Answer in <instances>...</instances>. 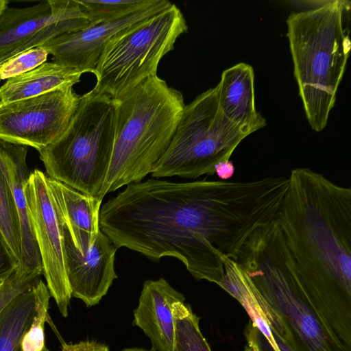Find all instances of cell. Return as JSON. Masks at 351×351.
Masks as SVG:
<instances>
[{"label":"cell","mask_w":351,"mask_h":351,"mask_svg":"<svg viewBox=\"0 0 351 351\" xmlns=\"http://www.w3.org/2000/svg\"><path fill=\"white\" fill-rule=\"evenodd\" d=\"M62 230L66 276L71 296L82 300L87 306H94L117 278L114 270L117 249L100 230L93 243L82 253L75 246L63 224Z\"/></svg>","instance_id":"13"},{"label":"cell","mask_w":351,"mask_h":351,"mask_svg":"<svg viewBox=\"0 0 351 351\" xmlns=\"http://www.w3.org/2000/svg\"><path fill=\"white\" fill-rule=\"evenodd\" d=\"M8 1L6 0H0V16L3 10L8 6Z\"/></svg>","instance_id":"31"},{"label":"cell","mask_w":351,"mask_h":351,"mask_svg":"<svg viewBox=\"0 0 351 351\" xmlns=\"http://www.w3.org/2000/svg\"><path fill=\"white\" fill-rule=\"evenodd\" d=\"M25 193L41 258L43 274L51 296L60 313L66 317L71 293L66 276L62 224L48 176L35 169L29 175Z\"/></svg>","instance_id":"11"},{"label":"cell","mask_w":351,"mask_h":351,"mask_svg":"<svg viewBox=\"0 0 351 351\" xmlns=\"http://www.w3.org/2000/svg\"><path fill=\"white\" fill-rule=\"evenodd\" d=\"M112 100L114 143L101 199L152 173L173 138L185 106L182 93L158 75Z\"/></svg>","instance_id":"4"},{"label":"cell","mask_w":351,"mask_h":351,"mask_svg":"<svg viewBox=\"0 0 351 351\" xmlns=\"http://www.w3.org/2000/svg\"><path fill=\"white\" fill-rule=\"evenodd\" d=\"M270 219L256 180L132 183L101 208L99 228L116 249L181 261L197 280L218 284L248 237Z\"/></svg>","instance_id":"1"},{"label":"cell","mask_w":351,"mask_h":351,"mask_svg":"<svg viewBox=\"0 0 351 351\" xmlns=\"http://www.w3.org/2000/svg\"><path fill=\"white\" fill-rule=\"evenodd\" d=\"M85 10L90 25L120 19L144 10L158 0H77Z\"/></svg>","instance_id":"22"},{"label":"cell","mask_w":351,"mask_h":351,"mask_svg":"<svg viewBox=\"0 0 351 351\" xmlns=\"http://www.w3.org/2000/svg\"><path fill=\"white\" fill-rule=\"evenodd\" d=\"M35 311L31 324L21 341V351H43L46 348L45 339V322H51L48 313L49 299V289L40 279L34 287Z\"/></svg>","instance_id":"24"},{"label":"cell","mask_w":351,"mask_h":351,"mask_svg":"<svg viewBox=\"0 0 351 351\" xmlns=\"http://www.w3.org/2000/svg\"><path fill=\"white\" fill-rule=\"evenodd\" d=\"M271 333L276 343L275 347L257 328L249 327L245 334L247 351H293L275 332Z\"/></svg>","instance_id":"27"},{"label":"cell","mask_w":351,"mask_h":351,"mask_svg":"<svg viewBox=\"0 0 351 351\" xmlns=\"http://www.w3.org/2000/svg\"><path fill=\"white\" fill-rule=\"evenodd\" d=\"M50 190L63 226L82 253L93 243L100 231L102 200L84 194L48 177Z\"/></svg>","instance_id":"17"},{"label":"cell","mask_w":351,"mask_h":351,"mask_svg":"<svg viewBox=\"0 0 351 351\" xmlns=\"http://www.w3.org/2000/svg\"><path fill=\"white\" fill-rule=\"evenodd\" d=\"M350 2L324 1L287 20L293 73L307 120L316 132L327 125L351 49L344 27Z\"/></svg>","instance_id":"5"},{"label":"cell","mask_w":351,"mask_h":351,"mask_svg":"<svg viewBox=\"0 0 351 351\" xmlns=\"http://www.w3.org/2000/svg\"><path fill=\"white\" fill-rule=\"evenodd\" d=\"M42 274L23 271L19 267L12 275L0 282V313L17 295L32 289Z\"/></svg>","instance_id":"26"},{"label":"cell","mask_w":351,"mask_h":351,"mask_svg":"<svg viewBox=\"0 0 351 351\" xmlns=\"http://www.w3.org/2000/svg\"><path fill=\"white\" fill-rule=\"evenodd\" d=\"M89 25L77 0H47L25 8L8 6L0 16V64Z\"/></svg>","instance_id":"10"},{"label":"cell","mask_w":351,"mask_h":351,"mask_svg":"<svg viewBox=\"0 0 351 351\" xmlns=\"http://www.w3.org/2000/svg\"><path fill=\"white\" fill-rule=\"evenodd\" d=\"M286 330L293 351H348L311 300L276 219L248 237L236 260Z\"/></svg>","instance_id":"3"},{"label":"cell","mask_w":351,"mask_h":351,"mask_svg":"<svg viewBox=\"0 0 351 351\" xmlns=\"http://www.w3.org/2000/svg\"><path fill=\"white\" fill-rule=\"evenodd\" d=\"M19 266L0 232V282L10 277Z\"/></svg>","instance_id":"28"},{"label":"cell","mask_w":351,"mask_h":351,"mask_svg":"<svg viewBox=\"0 0 351 351\" xmlns=\"http://www.w3.org/2000/svg\"><path fill=\"white\" fill-rule=\"evenodd\" d=\"M215 87L219 108L233 124L250 134L266 125L255 107L254 73L250 65L241 62L224 70Z\"/></svg>","instance_id":"16"},{"label":"cell","mask_w":351,"mask_h":351,"mask_svg":"<svg viewBox=\"0 0 351 351\" xmlns=\"http://www.w3.org/2000/svg\"><path fill=\"white\" fill-rule=\"evenodd\" d=\"M175 337L173 351H211L201 332L199 317L182 302L173 304Z\"/></svg>","instance_id":"21"},{"label":"cell","mask_w":351,"mask_h":351,"mask_svg":"<svg viewBox=\"0 0 351 351\" xmlns=\"http://www.w3.org/2000/svg\"><path fill=\"white\" fill-rule=\"evenodd\" d=\"M278 221L303 286L351 348V189L308 167L291 171Z\"/></svg>","instance_id":"2"},{"label":"cell","mask_w":351,"mask_h":351,"mask_svg":"<svg viewBox=\"0 0 351 351\" xmlns=\"http://www.w3.org/2000/svg\"><path fill=\"white\" fill-rule=\"evenodd\" d=\"M28 147L0 140V169L10 186L16 207L21 237L20 269L43 274L39 249L34 232L25 186L31 172L27 163Z\"/></svg>","instance_id":"14"},{"label":"cell","mask_w":351,"mask_h":351,"mask_svg":"<svg viewBox=\"0 0 351 351\" xmlns=\"http://www.w3.org/2000/svg\"><path fill=\"white\" fill-rule=\"evenodd\" d=\"M122 351H154V350H144L142 348H126V349L123 350Z\"/></svg>","instance_id":"32"},{"label":"cell","mask_w":351,"mask_h":351,"mask_svg":"<svg viewBox=\"0 0 351 351\" xmlns=\"http://www.w3.org/2000/svg\"><path fill=\"white\" fill-rule=\"evenodd\" d=\"M47 50L43 46L24 51L0 64V81L29 72L47 62Z\"/></svg>","instance_id":"25"},{"label":"cell","mask_w":351,"mask_h":351,"mask_svg":"<svg viewBox=\"0 0 351 351\" xmlns=\"http://www.w3.org/2000/svg\"><path fill=\"white\" fill-rule=\"evenodd\" d=\"M43 351H49V350L47 348H45Z\"/></svg>","instance_id":"33"},{"label":"cell","mask_w":351,"mask_h":351,"mask_svg":"<svg viewBox=\"0 0 351 351\" xmlns=\"http://www.w3.org/2000/svg\"><path fill=\"white\" fill-rule=\"evenodd\" d=\"M114 135L111 98L91 90L81 95L66 130L38 151L47 176L90 196L100 198Z\"/></svg>","instance_id":"6"},{"label":"cell","mask_w":351,"mask_h":351,"mask_svg":"<svg viewBox=\"0 0 351 351\" xmlns=\"http://www.w3.org/2000/svg\"><path fill=\"white\" fill-rule=\"evenodd\" d=\"M83 73L54 62H46L0 86V105L38 96L80 82Z\"/></svg>","instance_id":"19"},{"label":"cell","mask_w":351,"mask_h":351,"mask_svg":"<svg viewBox=\"0 0 351 351\" xmlns=\"http://www.w3.org/2000/svg\"><path fill=\"white\" fill-rule=\"evenodd\" d=\"M33 287L19 293L0 313V351H21L23 337L34 315Z\"/></svg>","instance_id":"20"},{"label":"cell","mask_w":351,"mask_h":351,"mask_svg":"<svg viewBox=\"0 0 351 351\" xmlns=\"http://www.w3.org/2000/svg\"><path fill=\"white\" fill-rule=\"evenodd\" d=\"M61 351H109L108 347L95 341H80L77 343H62Z\"/></svg>","instance_id":"29"},{"label":"cell","mask_w":351,"mask_h":351,"mask_svg":"<svg viewBox=\"0 0 351 351\" xmlns=\"http://www.w3.org/2000/svg\"><path fill=\"white\" fill-rule=\"evenodd\" d=\"M184 300V295L162 278L144 282L134 311L133 323L149 338L152 350L173 351L175 322L172 307L173 303Z\"/></svg>","instance_id":"15"},{"label":"cell","mask_w":351,"mask_h":351,"mask_svg":"<svg viewBox=\"0 0 351 351\" xmlns=\"http://www.w3.org/2000/svg\"><path fill=\"white\" fill-rule=\"evenodd\" d=\"M234 172V167L230 160L219 162L215 167V173L222 180H226L231 178Z\"/></svg>","instance_id":"30"},{"label":"cell","mask_w":351,"mask_h":351,"mask_svg":"<svg viewBox=\"0 0 351 351\" xmlns=\"http://www.w3.org/2000/svg\"><path fill=\"white\" fill-rule=\"evenodd\" d=\"M0 232L20 265L21 237L19 218L10 186L1 169Z\"/></svg>","instance_id":"23"},{"label":"cell","mask_w":351,"mask_h":351,"mask_svg":"<svg viewBox=\"0 0 351 351\" xmlns=\"http://www.w3.org/2000/svg\"><path fill=\"white\" fill-rule=\"evenodd\" d=\"M172 3L158 0L152 6L114 21H104L76 32L59 36L42 45L54 62L82 73L95 69L104 49L110 39L169 8Z\"/></svg>","instance_id":"12"},{"label":"cell","mask_w":351,"mask_h":351,"mask_svg":"<svg viewBox=\"0 0 351 351\" xmlns=\"http://www.w3.org/2000/svg\"><path fill=\"white\" fill-rule=\"evenodd\" d=\"M248 135L225 117L216 87L210 88L185 105L173 138L152 176L197 178L213 175L216 166L230 160Z\"/></svg>","instance_id":"8"},{"label":"cell","mask_w":351,"mask_h":351,"mask_svg":"<svg viewBox=\"0 0 351 351\" xmlns=\"http://www.w3.org/2000/svg\"><path fill=\"white\" fill-rule=\"evenodd\" d=\"M217 285L243 306L251 319V324L271 345L276 346V343L271 330L285 341L286 330L280 317L265 302L236 261L228 260L225 262L224 273Z\"/></svg>","instance_id":"18"},{"label":"cell","mask_w":351,"mask_h":351,"mask_svg":"<svg viewBox=\"0 0 351 351\" xmlns=\"http://www.w3.org/2000/svg\"><path fill=\"white\" fill-rule=\"evenodd\" d=\"M80 99L73 86H66L0 105V140L38 152L66 130Z\"/></svg>","instance_id":"9"},{"label":"cell","mask_w":351,"mask_h":351,"mask_svg":"<svg viewBox=\"0 0 351 351\" xmlns=\"http://www.w3.org/2000/svg\"><path fill=\"white\" fill-rule=\"evenodd\" d=\"M188 29L175 4L117 34L106 43L92 72L91 91L117 99L149 77L157 75L162 58Z\"/></svg>","instance_id":"7"}]
</instances>
